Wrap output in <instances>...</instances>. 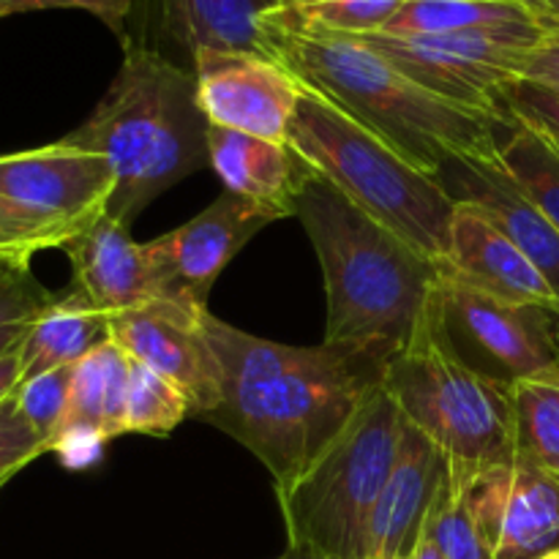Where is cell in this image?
<instances>
[{"label": "cell", "mask_w": 559, "mask_h": 559, "mask_svg": "<svg viewBox=\"0 0 559 559\" xmlns=\"http://www.w3.org/2000/svg\"><path fill=\"white\" fill-rule=\"evenodd\" d=\"M202 331L222 366V402L202 420L265 464L276 497L293 489L385 380L388 358L347 344H278L213 311L202 317Z\"/></svg>", "instance_id": "cell-1"}, {"label": "cell", "mask_w": 559, "mask_h": 559, "mask_svg": "<svg viewBox=\"0 0 559 559\" xmlns=\"http://www.w3.org/2000/svg\"><path fill=\"white\" fill-rule=\"evenodd\" d=\"M265 36L271 58L300 85L325 96L435 178L453 158L500 153L506 120L426 91L360 38L306 25L287 5L265 16Z\"/></svg>", "instance_id": "cell-2"}, {"label": "cell", "mask_w": 559, "mask_h": 559, "mask_svg": "<svg viewBox=\"0 0 559 559\" xmlns=\"http://www.w3.org/2000/svg\"><path fill=\"white\" fill-rule=\"evenodd\" d=\"M295 216L325 278V344H347L391 360L413 336L440 282V265L311 169Z\"/></svg>", "instance_id": "cell-3"}, {"label": "cell", "mask_w": 559, "mask_h": 559, "mask_svg": "<svg viewBox=\"0 0 559 559\" xmlns=\"http://www.w3.org/2000/svg\"><path fill=\"white\" fill-rule=\"evenodd\" d=\"M207 131L194 71L151 49L123 47L112 85L63 142L107 158L115 173L107 216L131 227L162 191L211 167Z\"/></svg>", "instance_id": "cell-4"}, {"label": "cell", "mask_w": 559, "mask_h": 559, "mask_svg": "<svg viewBox=\"0 0 559 559\" xmlns=\"http://www.w3.org/2000/svg\"><path fill=\"white\" fill-rule=\"evenodd\" d=\"M287 145L353 205L407 240L431 262H445L456 202L435 175L415 167L374 131L304 85Z\"/></svg>", "instance_id": "cell-5"}, {"label": "cell", "mask_w": 559, "mask_h": 559, "mask_svg": "<svg viewBox=\"0 0 559 559\" xmlns=\"http://www.w3.org/2000/svg\"><path fill=\"white\" fill-rule=\"evenodd\" d=\"M382 385L402 418L456 473L473 475L516 456L511 385L480 374L456 353L445 325L440 282L409 342L388 360Z\"/></svg>", "instance_id": "cell-6"}, {"label": "cell", "mask_w": 559, "mask_h": 559, "mask_svg": "<svg viewBox=\"0 0 559 559\" xmlns=\"http://www.w3.org/2000/svg\"><path fill=\"white\" fill-rule=\"evenodd\" d=\"M402 435V413L380 385L338 440L293 489L276 497L287 544L333 559H358L366 519L396 467Z\"/></svg>", "instance_id": "cell-7"}, {"label": "cell", "mask_w": 559, "mask_h": 559, "mask_svg": "<svg viewBox=\"0 0 559 559\" xmlns=\"http://www.w3.org/2000/svg\"><path fill=\"white\" fill-rule=\"evenodd\" d=\"M440 295L453 347L473 369L506 385L559 380L555 311L486 295L442 267Z\"/></svg>", "instance_id": "cell-8"}, {"label": "cell", "mask_w": 559, "mask_h": 559, "mask_svg": "<svg viewBox=\"0 0 559 559\" xmlns=\"http://www.w3.org/2000/svg\"><path fill=\"white\" fill-rule=\"evenodd\" d=\"M391 60L402 74L426 91L462 107L500 112L502 91L522 76L524 55L540 41L506 33H456V36H355ZM508 123V120H506Z\"/></svg>", "instance_id": "cell-9"}, {"label": "cell", "mask_w": 559, "mask_h": 559, "mask_svg": "<svg viewBox=\"0 0 559 559\" xmlns=\"http://www.w3.org/2000/svg\"><path fill=\"white\" fill-rule=\"evenodd\" d=\"M115 173L104 156L63 140L0 156V200L63 249L71 238L107 213Z\"/></svg>", "instance_id": "cell-10"}, {"label": "cell", "mask_w": 559, "mask_h": 559, "mask_svg": "<svg viewBox=\"0 0 559 559\" xmlns=\"http://www.w3.org/2000/svg\"><path fill=\"white\" fill-rule=\"evenodd\" d=\"M278 218L282 216L271 207L224 189V194L194 218L145 243L164 300L207 309V295L224 267L260 229Z\"/></svg>", "instance_id": "cell-11"}, {"label": "cell", "mask_w": 559, "mask_h": 559, "mask_svg": "<svg viewBox=\"0 0 559 559\" xmlns=\"http://www.w3.org/2000/svg\"><path fill=\"white\" fill-rule=\"evenodd\" d=\"M282 0H131L123 47H142L191 69L197 52H254L271 58L265 16Z\"/></svg>", "instance_id": "cell-12"}, {"label": "cell", "mask_w": 559, "mask_h": 559, "mask_svg": "<svg viewBox=\"0 0 559 559\" xmlns=\"http://www.w3.org/2000/svg\"><path fill=\"white\" fill-rule=\"evenodd\" d=\"M207 311L156 300L109 317V338L134 364L178 385L189 396L194 418H205L222 402V366L202 331Z\"/></svg>", "instance_id": "cell-13"}, {"label": "cell", "mask_w": 559, "mask_h": 559, "mask_svg": "<svg viewBox=\"0 0 559 559\" xmlns=\"http://www.w3.org/2000/svg\"><path fill=\"white\" fill-rule=\"evenodd\" d=\"M191 71L207 123L287 142L304 85L282 63L254 52L202 49Z\"/></svg>", "instance_id": "cell-14"}, {"label": "cell", "mask_w": 559, "mask_h": 559, "mask_svg": "<svg viewBox=\"0 0 559 559\" xmlns=\"http://www.w3.org/2000/svg\"><path fill=\"white\" fill-rule=\"evenodd\" d=\"M462 478L491 557L538 559L557 549L559 484L551 475L513 456Z\"/></svg>", "instance_id": "cell-15"}, {"label": "cell", "mask_w": 559, "mask_h": 559, "mask_svg": "<svg viewBox=\"0 0 559 559\" xmlns=\"http://www.w3.org/2000/svg\"><path fill=\"white\" fill-rule=\"evenodd\" d=\"M453 202H469L495 222L522 254L546 276L559 298V229L524 194L522 186L495 158H453L437 175Z\"/></svg>", "instance_id": "cell-16"}, {"label": "cell", "mask_w": 559, "mask_h": 559, "mask_svg": "<svg viewBox=\"0 0 559 559\" xmlns=\"http://www.w3.org/2000/svg\"><path fill=\"white\" fill-rule=\"evenodd\" d=\"M74 267L71 287L104 317H118L164 300L145 243L131 238V227L102 218L63 246Z\"/></svg>", "instance_id": "cell-17"}, {"label": "cell", "mask_w": 559, "mask_h": 559, "mask_svg": "<svg viewBox=\"0 0 559 559\" xmlns=\"http://www.w3.org/2000/svg\"><path fill=\"white\" fill-rule=\"evenodd\" d=\"M442 273L511 304L559 311V298L544 273L522 254L516 243L469 202H456L451 246Z\"/></svg>", "instance_id": "cell-18"}, {"label": "cell", "mask_w": 559, "mask_h": 559, "mask_svg": "<svg viewBox=\"0 0 559 559\" xmlns=\"http://www.w3.org/2000/svg\"><path fill=\"white\" fill-rule=\"evenodd\" d=\"M442 473L445 456L404 420L396 467L366 519L358 559H409Z\"/></svg>", "instance_id": "cell-19"}, {"label": "cell", "mask_w": 559, "mask_h": 559, "mask_svg": "<svg viewBox=\"0 0 559 559\" xmlns=\"http://www.w3.org/2000/svg\"><path fill=\"white\" fill-rule=\"evenodd\" d=\"M207 156L224 189L271 207L282 218L295 216V202L309 167L287 142H271L243 131L211 126Z\"/></svg>", "instance_id": "cell-20"}, {"label": "cell", "mask_w": 559, "mask_h": 559, "mask_svg": "<svg viewBox=\"0 0 559 559\" xmlns=\"http://www.w3.org/2000/svg\"><path fill=\"white\" fill-rule=\"evenodd\" d=\"M388 36H456L506 33L540 41L544 14L530 0H404L385 25Z\"/></svg>", "instance_id": "cell-21"}, {"label": "cell", "mask_w": 559, "mask_h": 559, "mask_svg": "<svg viewBox=\"0 0 559 559\" xmlns=\"http://www.w3.org/2000/svg\"><path fill=\"white\" fill-rule=\"evenodd\" d=\"M107 338L109 320L96 306L74 287L58 293L22 342V382L60 366H74Z\"/></svg>", "instance_id": "cell-22"}, {"label": "cell", "mask_w": 559, "mask_h": 559, "mask_svg": "<svg viewBox=\"0 0 559 559\" xmlns=\"http://www.w3.org/2000/svg\"><path fill=\"white\" fill-rule=\"evenodd\" d=\"M134 360L107 338L74 364L71 399L63 429H91L104 440L123 437L126 396Z\"/></svg>", "instance_id": "cell-23"}, {"label": "cell", "mask_w": 559, "mask_h": 559, "mask_svg": "<svg viewBox=\"0 0 559 559\" xmlns=\"http://www.w3.org/2000/svg\"><path fill=\"white\" fill-rule=\"evenodd\" d=\"M511 393L516 456L559 484V380H519Z\"/></svg>", "instance_id": "cell-24"}, {"label": "cell", "mask_w": 559, "mask_h": 559, "mask_svg": "<svg viewBox=\"0 0 559 559\" xmlns=\"http://www.w3.org/2000/svg\"><path fill=\"white\" fill-rule=\"evenodd\" d=\"M497 162L559 229V151L538 131L508 123Z\"/></svg>", "instance_id": "cell-25"}, {"label": "cell", "mask_w": 559, "mask_h": 559, "mask_svg": "<svg viewBox=\"0 0 559 559\" xmlns=\"http://www.w3.org/2000/svg\"><path fill=\"white\" fill-rule=\"evenodd\" d=\"M426 527L445 559H495L467 497V484L448 464L426 513Z\"/></svg>", "instance_id": "cell-26"}, {"label": "cell", "mask_w": 559, "mask_h": 559, "mask_svg": "<svg viewBox=\"0 0 559 559\" xmlns=\"http://www.w3.org/2000/svg\"><path fill=\"white\" fill-rule=\"evenodd\" d=\"M189 396L164 377L153 374L145 366L134 364L129 380V396H126L123 435H147L167 437L191 418Z\"/></svg>", "instance_id": "cell-27"}, {"label": "cell", "mask_w": 559, "mask_h": 559, "mask_svg": "<svg viewBox=\"0 0 559 559\" xmlns=\"http://www.w3.org/2000/svg\"><path fill=\"white\" fill-rule=\"evenodd\" d=\"M52 300L55 293L36 282L31 267H0V355L22 347Z\"/></svg>", "instance_id": "cell-28"}, {"label": "cell", "mask_w": 559, "mask_h": 559, "mask_svg": "<svg viewBox=\"0 0 559 559\" xmlns=\"http://www.w3.org/2000/svg\"><path fill=\"white\" fill-rule=\"evenodd\" d=\"M71 374H74V366H60V369L44 371L16 388V407H20L22 418L47 442L49 451H52V442L58 440L66 424V413H69Z\"/></svg>", "instance_id": "cell-29"}, {"label": "cell", "mask_w": 559, "mask_h": 559, "mask_svg": "<svg viewBox=\"0 0 559 559\" xmlns=\"http://www.w3.org/2000/svg\"><path fill=\"white\" fill-rule=\"evenodd\" d=\"M404 0H331L317 9H289L300 22L320 31L344 33V36H366V33L385 31L388 22L396 16Z\"/></svg>", "instance_id": "cell-30"}, {"label": "cell", "mask_w": 559, "mask_h": 559, "mask_svg": "<svg viewBox=\"0 0 559 559\" xmlns=\"http://www.w3.org/2000/svg\"><path fill=\"white\" fill-rule=\"evenodd\" d=\"M500 112L508 123L538 131L559 151V91L530 80H513L502 91Z\"/></svg>", "instance_id": "cell-31"}, {"label": "cell", "mask_w": 559, "mask_h": 559, "mask_svg": "<svg viewBox=\"0 0 559 559\" xmlns=\"http://www.w3.org/2000/svg\"><path fill=\"white\" fill-rule=\"evenodd\" d=\"M44 453H49L47 442L22 418L16 407V393L0 402V489Z\"/></svg>", "instance_id": "cell-32"}, {"label": "cell", "mask_w": 559, "mask_h": 559, "mask_svg": "<svg viewBox=\"0 0 559 559\" xmlns=\"http://www.w3.org/2000/svg\"><path fill=\"white\" fill-rule=\"evenodd\" d=\"M44 249H55L52 238L14 205L0 200V260L14 267H31L33 257Z\"/></svg>", "instance_id": "cell-33"}, {"label": "cell", "mask_w": 559, "mask_h": 559, "mask_svg": "<svg viewBox=\"0 0 559 559\" xmlns=\"http://www.w3.org/2000/svg\"><path fill=\"white\" fill-rule=\"evenodd\" d=\"M44 9H76L87 11L96 20H102L120 44L126 41V25H129L131 0H0V20L22 11H44Z\"/></svg>", "instance_id": "cell-34"}, {"label": "cell", "mask_w": 559, "mask_h": 559, "mask_svg": "<svg viewBox=\"0 0 559 559\" xmlns=\"http://www.w3.org/2000/svg\"><path fill=\"white\" fill-rule=\"evenodd\" d=\"M546 22V36L535 44L522 63V76L519 80L538 82V85L555 87L559 91V22Z\"/></svg>", "instance_id": "cell-35"}, {"label": "cell", "mask_w": 559, "mask_h": 559, "mask_svg": "<svg viewBox=\"0 0 559 559\" xmlns=\"http://www.w3.org/2000/svg\"><path fill=\"white\" fill-rule=\"evenodd\" d=\"M22 385V353L0 355V402L11 399L16 393V388Z\"/></svg>", "instance_id": "cell-36"}, {"label": "cell", "mask_w": 559, "mask_h": 559, "mask_svg": "<svg viewBox=\"0 0 559 559\" xmlns=\"http://www.w3.org/2000/svg\"><path fill=\"white\" fill-rule=\"evenodd\" d=\"M409 559H445V557H442V551L437 549L435 538L429 535V527H426V522H424V527H420L418 540H415V549H413V555H409Z\"/></svg>", "instance_id": "cell-37"}, {"label": "cell", "mask_w": 559, "mask_h": 559, "mask_svg": "<svg viewBox=\"0 0 559 559\" xmlns=\"http://www.w3.org/2000/svg\"><path fill=\"white\" fill-rule=\"evenodd\" d=\"M273 559H333V557L320 555V551H314V549H306V546H289L287 544V549Z\"/></svg>", "instance_id": "cell-38"}, {"label": "cell", "mask_w": 559, "mask_h": 559, "mask_svg": "<svg viewBox=\"0 0 559 559\" xmlns=\"http://www.w3.org/2000/svg\"><path fill=\"white\" fill-rule=\"evenodd\" d=\"M544 14V20L559 22V0H530Z\"/></svg>", "instance_id": "cell-39"}, {"label": "cell", "mask_w": 559, "mask_h": 559, "mask_svg": "<svg viewBox=\"0 0 559 559\" xmlns=\"http://www.w3.org/2000/svg\"><path fill=\"white\" fill-rule=\"evenodd\" d=\"M325 3H331V0H282V5H287V9H298V11L317 9V5H325Z\"/></svg>", "instance_id": "cell-40"}, {"label": "cell", "mask_w": 559, "mask_h": 559, "mask_svg": "<svg viewBox=\"0 0 559 559\" xmlns=\"http://www.w3.org/2000/svg\"><path fill=\"white\" fill-rule=\"evenodd\" d=\"M538 559H559V546L557 549H551V551H546V555H540Z\"/></svg>", "instance_id": "cell-41"}, {"label": "cell", "mask_w": 559, "mask_h": 559, "mask_svg": "<svg viewBox=\"0 0 559 559\" xmlns=\"http://www.w3.org/2000/svg\"><path fill=\"white\" fill-rule=\"evenodd\" d=\"M555 333H557V342H559V311H555Z\"/></svg>", "instance_id": "cell-42"}, {"label": "cell", "mask_w": 559, "mask_h": 559, "mask_svg": "<svg viewBox=\"0 0 559 559\" xmlns=\"http://www.w3.org/2000/svg\"><path fill=\"white\" fill-rule=\"evenodd\" d=\"M5 265H9V262H3V260H0V267H5Z\"/></svg>", "instance_id": "cell-43"}]
</instances>
